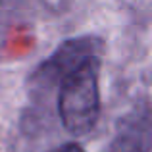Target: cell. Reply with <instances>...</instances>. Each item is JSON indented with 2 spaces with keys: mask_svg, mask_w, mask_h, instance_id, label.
I'll list each match as a JSON object with an SVG mask.
<instances>
[{
  "mask_svg": "<svg viewBox=\"0 0 152 152\" xmlns=\"http://www.w3.org/2000/svg\"><path fill=\"white\" fill-rule=\"evenodd\" d=\"M100 58L93 54L60 81L58 115L69 135H87L100 118Z\"/></svg>",
  "mask_w": 152,
  "mask_h": 152,
  "instance_id": "obj_1",
  "label": "cell"
},
{
  "mask_svg": "<svg viewBox=\"0 0 152 152\" xmlns=\"http://www.w3.org/2000/svg\"><path fill=\"white\" fill-rule=\"evenodd\" d=\"M98 48H100V41L91 39V37L66 41L37 69L35 81H39L41 85H56V83H60L69 71H73L85 58L96 54Z\"/></svg>",
  "mask_w": 152,
  "mask_h": 152,
  "instance_id": "obj_2",
  "label": "cell"
},
{
  "mask_svg": "<svg viewBox=\"0 0 152 152\" xmlns=\"http://www.w3.org/2000/svg\"><path fill=\"white\" fill-rule=\"evenodd\" d=\"M150 114L148 108L142 106L118 123V131L106 152H150Z\"/></svg>",
  "mask_w": 152,
  "mask_h": 152,
  "instance_id": "obj_3",
  "label": "cell"
},
{
  "mask_svg": "<svg viewBox=\"0 0 152 152\" xmlns=\"http://www.w3.org/2000/svg\"><path fill=\"white\" fill-rule=\"evenodd\" d=\"M50 152H85V150H83V146L77 145V142H64V145L52 148Z\"/></svg>",
  "mask_w": 152,
  "mask_h": 152,
  "instance_id": "obj_4",
  "label": "cell"
}]
</instances>
